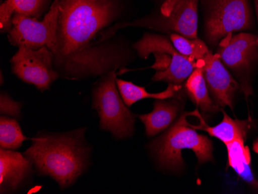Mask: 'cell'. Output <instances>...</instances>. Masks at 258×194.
<instances>
[{"label":"cell","instance_id":"cell-22","mask_svg":"<svg viewBox=\"0 0 258 194\" xmlns=\"http://www.w3.org/2000/svg\"><path fill=\"white\" fill-rule=\"evenodd\" d=\"M4 83V80H3V74L1 73V84Z\"/></svg>","mask_w":258,"mask_h":194},{"label":"cell","instance_id":"cell-21","mask_svg":"<svg viewBox=\"0 0 258 194\" xmlns=\"http://www.w3.org/2000/svg\"><path fill=\"white\" fill-rule=\"evenodd\" d=\"M21 106V104L19 103L18 101H14L7 93L2 92L0 96V111L2 114L11 116H19Z\"/></svg>","mask_w":258,"mask_h":194},{"label":"cell","instance_id":"cell-19","mask_svg":"<svg viewBox=\"0 0 258 194\" xmlns=\"http://www.w3.org/2000/svg\"><path fill=\"white\" fill-rule=\"evenodd\" d=\"M169 38L175 50L196 61L204 58L209 52L211 51L207 43L200 38H188L178 33H169Z\"/></svg>","mask_w":258,"mask_h":194},{"label":"cell","instance_id":"cell-17","mask_svg":"<svg viewBox=\"0 0 258 194\" xmlns=\"http://www.w3.org/2000/svg\"><path fill=\"white\" fill-rule=\"evenodd\" d=\"M117 85L121 94V98L124 100L127 106L130 107L140 100L152 98L156 100H166L174 98L178 91L182 88L179 85H168L167 89L159 93H149L143 87L138 86L130 82L117 78Z\"/></svg>","mask_w":258,"mask_h":194},{"label":"cell","instance_id":"cell-6","mask_svg":"<svg viewBox=\"0 0 258 194\" xmlns=\"http://www.w3.org/2000/svg\"><path fill=\"white\" fill-rule=\"evenodd\" d=\"M141 58L147 59L153 54L156 59L150 67L156 71L152 81L166 82L182 86L197 67V61L175 50L169 37L157 33H145L133 45Z\"/></svg>","mask_w":258,"mask_h":194},{"label":"cell","instance_id":"cell-12","mask_svg":"<svg viewBox=\"0 0 258 194\" xmlns=\"http://www.w3.org/2000/svg\"><path fill=\"white\" fill-rule=\"evenodd\" d=\"M30 159L18 152L0 150V191L1 193L15 190L32 169Z\"/></svg>","mask_w":258,"mask_h":194},{"label":"cell","instance_id":"cell-10","mask_svg":"<svg viewBox=\"0 0 258 194\" xmlns=\"http://www.w3.org/2000/svg\"><path fill=\"white\" fill-rule=\"evenodd\" d=\"M220 60L227 68L241 77L248 75L258 59L257 36L240 32L229 34L217 46Z\"/></svg>","mask_w":258,"mask_h":194},{"label":"cell","instance_id":"cell-18","mask_svg":"<svg viewBox=\"0 0 258 194\" xmlns=\"http://www.w3.org/2000/svg\"><path fill=\"white\" fill-rule=\"evenodd\" d=\"M228 153L229 165L246 182L254 184L255 179L250 166V152L244 146V140H236L226 144Z\"/></svg>","mask_w":258,"mask_h":194},{"label":"cell","instance_id":"cell-16","mask_svg":"<svg viewBox=\"0 0 258 194\" xmlns=\"http://www.w3.org/2000/svg\"><path fill=\"white\" fill-rule=\"evenodd\" d=\"M223 115L224 118L221 122L216 126H207L204 122H202L200 125H191L196 130H204L207 132L209 135L218 139L225 144L236 140H243L244 141L247 140L249 128L248 121L233 119L224 111H223Z\"/></svg>","mask_w":258,"mask_h":194},{"label":"cell","instance_id":"cell-11","mask_svg":"<svg viewBox=\"0 0 258 194\" xmlns=\"http://www.w3.org/2000/svg\"><path fill=\"white\" fill-rule=\"evenodd\" d=\"M197 67L203 68L209 91L217 105L233 110V98L239 84L221 61L218 53L209 52L204 58L197 60Z\"/></svg>","mask_w":258,"mask_h":194},{"label":"cell","instance_id":"cell-13","mask_svg":"<svg viewBox=\"0 0 258 194\" xmlns=\"http://www.w3.org/2000/svg\"><path fill=\"white\" fill-rule=\"evenodd\" d=\"M53 0H5L0 5V31L8 33L14 14L39 19L48 12Z\"/></svg>","mask_w":258,"mask_h":194},{"label":"cell","instance_id":"cell-1","mask_svg":"<svg viewBox=\"0 0 258 194\" xmlns=\"http://www.w3.org/2000/svg\"><path fill=\"white\" fill-rule=\"evenodd\" d=\"M133 7L132 0H59L54 67L60 78L82 80L124 69L131 51L104 39Z\"/></svg>","mask_w":258,"mask_h":194},{"label":"cell","instance_id":"cell-2","mask_svg":"<svg viewBox=\"0 0 258 194\" xmlns=\"http://www.w3.org/2000/svg\"><path fill=\"white\" fill-rule=\"evenodd\" d=\"M84 133L85 128L68 134L35 137L24 155L40 174L51 176L64 189L86 169L88 150Z\"/></svg>","mask_w":258,"mask_h":194},{"label":"cell","instance_id":"cell-7","mask_svg":"<svg viewBox=\"0 0 258 194\" xmlns=\"http://www.w3.org/2000/svg\"><path fill=\"white\" fill-rule=\"evenodd\" d=\"M117 71L101 77L93 91V108L98 111L100 125L117 139L134 132V115L121 98L117 85Z\"/></svg>","mask_w":258,"mask_h":194},{"label":"cell","instance_id":"cell-4","mask_svg":"<svg viewBox=\"0 0 258 194\" xmlns=\"http://www.w3.org/2000/svg\"><path fill=\"white\" fill-rule=\"evenodd\" d=\"M182 115L166 133L151 144L159 164L171 170H179L184 166L182 150H192L201 164L213 161L212 142L206 136L198 134Z\"/></svg>","mask_w":258,"mask_h":194},{"label":"cell","instance_id":"cell-20","mask_svg":"<svg viewBox=\"0 0 258 194\" xmlns=\"http://www.w3.org/2000/svg\"><path fill=\"white\" fill-rule=\"evenodd\" d=\"M27 140L17 120L1 117L0 118V146L1 149L15 150Z\"/></svg>","mask_w":258,"mask_h":194},{"label":"cell","instance_id":"cell-14","mask_svg":"<svg viewBox=\"0 0 258 194\" xmlns=\"http://www.w3.org/2000/svg\"><path fill=\"white\" fill-rule=\"evenodd\" d=\"M152 112L138 115L146 127L148 137L156 136L170 126L177 117L180 104L177 101H166L157 100L153 103Z\"/></svg>","mask_w":258,"mask_h":194},{"label":"cell","instance_id":"cell-8","mask_svg":"<svg viewBox=\"0 0 258 194\" xmlns=\"http://www.w3.org/2000/svg\"><path fill=\"white\" fill-rule=\"evenodd\" d=\"M59 19V0H53L43 20L15 14L12 19L13 26L8 32L10 43L15 47L37 49L47 47L54 51L56 45Z\"/></svg>","mask_w":258,"mask_h":194},{"label":"cell","instance_id":"cell-3","mask_svg":"<svg viewBox=\"0 0 258 194\" xmlns=\"http://www.w3.org/2000/svg\"><path fill=\"white\" fill-rule=\"evenodd\" d=\"M149 14L133 21L119 22L105 33L110 40L126 27L147 28L161 33H178L188 38L198 37L200 0H152Z\"/></svg>","mask_w":258,"mask_h":194},{"label":"cell","instance_id":"cell-15","mask_svg":"<svg viewBox=\"0 0 258 194\" xmlns=\"http://www.w3.org/2000/svg\"><path fill=\"white\" fill-rule=\"evenodd\" d=\"M184 87L194 103L201 108L204 112L217 113L221 110L210 97L204 78V71L201 67H197L194 69L185 81Z\"/></svg>","mask_w":258,"mask_h":194},{"label":"cell","instance_id":"cell-5","mask_svg":"<svg viewBox=\"0 0 258 194\" xmlns=\"http://www.w3.org/2000/svg\"><path fill=\"white\" fill-rule=\"evenodd\" d=\"M206 43L211 47L229 34L253 27L250 0H200Z\"/></svg>","mask_w":258,"mask_h":194},{"label":"cell","instance_id":"cell-9","mask_svg":"<svg viewBox=\"0 0 258 194\" xmlns=\"http://www.w3.org/2000/svg\"><path fill=\"white\" fill-rule=\"evenodd\" d=\"M12 72L23 82L40 91L47 90L60 78L54 67V56L47 47L37 50L20 47L10 60Z\"/></svg>","mask_w":258,"mask_h":194}]
</instances>
